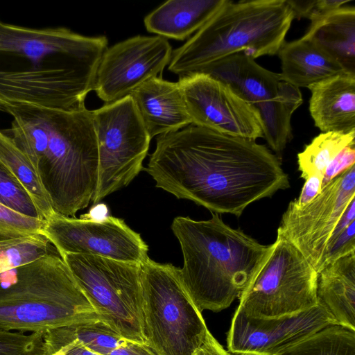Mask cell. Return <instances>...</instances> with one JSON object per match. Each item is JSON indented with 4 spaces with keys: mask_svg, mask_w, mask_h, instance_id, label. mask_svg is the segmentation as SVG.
Here are the masks:
<instances>
[{
    "mask_svg": "<svg viewBox=\"0 0 355 355\" xmlns=\"http://www.w3.org/2000/svg\"><path fill=\"white\" fill-rule=\"evenodd\" d=\"M101 320L59 254L0 274V329L45 332Z\"/></svg>",
    "mask_w": 355,
    "mask_h": 355,
    "instance_id": "obj_6",
    "label": "cell"
},
{
    "mask_svg": "<svg viewBox=\"0 0 355 355\" xmlns=\"http://www.w3.org/2000/svg\"><path fill=\"white\" fill-rule=\"evenodd\" d=\"M63 254L98 256L142 264L149 257L148 245L141 235L121 218L68 217L53 213L40 232Z\"/></svg>",
    "mask_w": 355,
    "mask_h": 355,
    "instance_id": "obj_13",
    "label": "cell"
},
{
    "mask_svg": "<svg viewBox=\"0 0 355 355\" xmlns=\"http://www.w3.org/2000/svg\"><path fill=\"white\" fill-rule=\"evenodd\" d=\"M56 254L55 247L40 233L0 240V274Z\"/></svg>",
    "mask_w": 355,
    "mask_h": 355,
    "instance_id": "obj_27",
    "label": "cell"
},
{
    "mask_svg": "<svg viewBox=\"0 0 355 355\" xmlns=\"http://www.w3.org/2000/svg\"><path fill=\"white\" fill-rule=\"evenodd\" d=\"M228 85L259 113L263 132L268 135L287 130L294 112L302 103L300 88L284 81L243 53L223 58L200 71ZM198 73V72H196Z\"/></svg>",
    "mask_w": 355,
    "mask_h": 355,
    "instance_id": "obj_11",
    "label": "cell"
},
{
    "mask_svg": "<svg viewBox=\"0 0 355 355\" xmlns=\"http://www.w3.org/2000/svg\"><path fill=\"white\" fill-rule=\"evenodd\" d=\"M146 171L177 198L237 217L290 187L281 160L264 145L193 124L157 137Z\"/></svg>",
    "mask_w": 355,
    "mask_h": 355,
    "instance_id": "obj_1",
    "label": "cell"
},
{
    "mask_svg": "<svg viewBox=\"0 0 355 355\" xmlns=\"http://www.w3.org/2000/svg\"><path fill=\"white\" fill-rule=\"evenodd\" d=\"M317 302L337 324L355 329V252L327 264L318 272Z\"/></svg>",
    "mask_w": 355,
    "mask_h": 355,
    "instance_id": "obj_19",
    "label": "cell"
},
{
    "mask_svg": "<svg viewBox=\"0 0 355 355\" xmlns=\"http://www.w3.org/2000/svg\"><path fill=\"white\" fill-rule=\"evenodd\" d=\"M0 163L26 189L44 220L55 212L33 166L3 130H0Z\"/></svg>",
    "mask_w": 355,
    "mask_h": 355,
    "instance_id": "obj_24",
    "label": "cell"
},
{
    "mask_svg": "<svg viewBox=\"0 0 355 355\" xmlns=\"http://www.w3.org/2000/svg\"><path fill=\"white\" fill-rule=\"evenodd\" d=\"M43 336L0 329V355H44Z\"/></svg>",
    "mask_w": 355,
    "mask_h": 355,
    "instance_id": "obj_29",
    "label": "cell"
},
{
    "mask_svg": "<svg viewBox=\"0 0 355 355\" xmlns=\"http://www.w3.org/2000/svg\"><path fill=\"white\" fill-rule=\"evenodd\" d=\"M98 167L92 202L127 186L144 168L151 140L130 96L92 110Z\"/></svg>",
    "mask_w": 355,
    "mask_h": 355,
    "instance_id": "obj_10",
    "label": "cell"
},
{
    "mask_svg": "<svg viewBox=\"0 0 355 355\" xmlns=\"http://www.w3.org/2000/svg\"><path fill=\"white\" fill-rule=\"evenodd\" d=\"M294 19L288 0H221L207 22L173 51L168 69L181 76L235 53L254 59L277 55Z\"/></svg>",
    "mask_w": 355,
    "mask_h": 355,
    "instance_id": "obj_5",
    "label": "cell"
},
{
    "mask_svg": "<svg viewBox=\"0 0 355 355\" xmlns=\"http://www.w3.org/2000/svg\"><path fill=\"white\" fill-rule=\"evenodd\" d=\"M108 355H157L146 343L125 340Z\"/></svg>",
    "mask_w": 355,
    "mask_h": 355,
    "instance_id": "obj_35",
    "label": "cell"
},
{
    "mask_svg": "<svg viewBox=\"0 0 355 355\" xmlns=\"http://www.w3.org/2000/svg\"><path fill=\"white\" fill-rule=\"evenodd\" d=\"M141 285L145 343L157 355H193L209 330L179 268L148 258L141 264Z\"/></svg>",
    "mask_w": 355,
    "mask_h": 355,
    "instance_id": "obj_7",
    "label": "cell"
},
{
    "mask_svg": "<svg viewBox=\"0 0 355 355\" xmlns=\"http://www.w3.org/2000/svg\"><path fill=\"white\" fill-rule=\"evenodd\" d=\"M62 350L63 355H102L89 350L76 342L64 347Z\"/></svg>",
    "mask_w": 355,
    "mask_h": 355,
    "instance_id": "obj_37",
    "label": "cell"
},
{
    "mask_svg": "<svg viewBox=\"0 0 355 355\" xmlns=\"http://www.w3.org/2000/svg\"><path fill=\"white\" fill-rule=\"evenodd\" d=\"M171 227L183 255L180 279L200 312L222 311L240 297L272 248L216 213L206 220L177 216Z\"/></svg>",
    "mask_w": 355,
    "mask_h": 355,
    "instance_id": "obj_4",
    "label": "cell"
},
{
    "mask_svg": "<svg viewBox=\"0 0 355 355\" xmlns=\"http://www.w3.org/2000/svg\"><path fill=\"white\" fill-rule=\"evenodd\" d=\"M276 355H355V329L329 325Z\"/></svg>",
    "mask_w": 355,
    "mask_h": 355,
    "instance_id": "obj_25",
    "label": "cell"
},
{
    "mask_svg": "<svg viewBox=\"0 0 355 355\" xmlns=\"http://www.w3.org/2000/svg\"><path fill=\"white\" fill-rule=\"evenodd\" d=\"M335 324L318 303L308 310L274 318L248 317L237 308L228 333L227 347L230 352L237 354L276 355Z\"/></svg>",
    "mask_w": 355,
    "mask_h": 355,
    "instance_id": "obj_16",
    "label": "cell"
},
{
    "mask_svg": "<svg viewBox=\"0 0 355 355\" xmlns=\"http://www.w3.org/2000/svg\"><path fill=\"white\" fill-rule=\"evenodd\" d=\"M0 204L20 214L44 220L26 189L1 163Z\"/></svg>",
    "mask_w": 355,
    "mask_h": 355,
    "instance_id": "obj_28",
    "label": "cell"
},
{
    "mask_svg": "<svg viewBox=\"0 0 355 355\" xmlns=\"http://www.w3.org/2000/svg\"><path fill=\"white\" fill-rule=\"evenodd\" d=\"M349 1L348 0H288L295 19L306 18L311 22L318 20L332 10L344 6Z\"/></svg>",
    "mask_w": 355,
    "mask_h": 355,
    "instance_id": "obj_31",
    "label": "cell"
},
{
    "mask_svg": "<svg viewBox=\"0 0 355 355\" xmlns=\"http://www.w3.org/2000/svg\"><path fill=\"white\" fill-rule=\"evenodd\" d=\"M355 198V164L324 185L320 194L299 208L291 202L277 234L288 239L318 272L330 238Z\"/></svg>",
    "mask_w": 355,
    "mask_h": 355,
    "instance_id": "obj_12",
    "label": "cell"
},
{
    "mask_svg": "<svg viewBox=\"0 0 355 355\" xmlns=\"http://www.w3.org/2000/svg\"><path fill=\"white\" fill-rule=\"evenodd\" d=\"M355 164V143L345 147L325 169L322 187Z\"/></svg>",
    "mask_w": 355,
    "mask_h": 355,
    "instance_id": "obj_33",
    "label": "cell"
},
{
    "mask_svg": "<svg viewBox=\"0 0 355 355\" xmlns=\"http://www.w3.org/2000/svg\"><path fill=\"white\" fill-rule=\"evenodd\" d=\"M44 223V220L20 214L0 204V240L40 233Z\"/></svg>",
    "mask_w": 355,
    "mask_h": 355,
    "instance_id": "obj_30",
    "label": "cell"
},
{
    "mask_svg": "<svg viewBox=\"0 0 355 355\" xmlns=\"http://www.w3.org/2000/svg\"><path fill=\"white\" fill-rule=\"evenodd\" d=\"M355 131L348 133L322 132L314 137L304 149L297 154L298 169L306 180L313 175L324 176L326 168L347 146L355 143Z\"/></svg>",
    "mask_w": 355,
    "mask_h": 355,
    "instance_id": "obj_26",
    "label": "cell"
},
{
    "mask_svg": "<svg viewBox=\"0 0 355 355\" xmlns=\"http://www.w3.org/2000/svg\"><path fill=\"white\" fill-rule=\"evenodd\" d=\"M178 83L192 124L254 141L263 137L257 111L228 85L200 72L179 76Z\"/></svg>",
    "mask_w": 355,
    "mask_h": 355,
    "instance_id": "obj_14",
    "label": "cell"
},
{
    "mask_svg": "<svg viewBox=\"0 0 355 355\" xmlns=\"http://www.w3.org/2000/svg\"><path fill=\"white\" fill-rule=\"evenodd\" d=\"M130 96L150 139L192 124L178 82L153 78Z\"/></svg>",
    "mask_w": 355,
    "mask_h": 355,
    "instance_id": "obj_17",
    "label": "cell"
},
{
    "mask_svg": "<svg viewBox=\"0 0 355 355\" xmlns=\"http://www.w3.org/2000/svg\"><path fill=\"white\" fill-rule=\"evenodd\" d=\"M101 320L123 338L145 343L141 264L98 256H60Z\"/></svg>",
    "mask_w": 355,
    "mask_h": 355,
    "instance_id": "obj_8",
    "label": "cell"
},
{
    "mask_svg": "<svg viewBox=\"0 0 355 355\" xmlns=\"http://www.w3.org/2000/svg\"><path fill=\"white\" fill-rule=\"evenodd\" d=\"M44 355H53L76 342L89 350L108 355L125 339L102 320L86 321L44 332Z\"/></svg>",
    "mask_w": 355,
    "mask_h": 355,
    "instance_id": "obj_23",
    "label": "cell"
},
{
    "mask_svg": "<svg viewBox=\"0 0 355 355\" xmlns=\"http://www.w3.org/2000/svg\"><path fill=\"white\" fill-rule=\"evenodd\" d=\"M173 53L168 40L137 35L107 47L97 68L94 90L105 103L129 96L147 80L162 77Z\"/></svg>",
    "mask_w": 355,
    "mask_h": 355,
    "instance_id": "obj_15",
    "label": "cell"
},
{
    "mask_svg": "<svg viewBox=\"0 0 355 355\" xmlns=\"http://www.w3.org/2000/svg\"><path fill=\"white\" fill-rule=\"evenodd\" d=\"M13 117L3 130L33 166L56 213L87 207L95 192L98 152L92 110L73 111L0 101Z\"/></svg>",
    "mask_w": 355,
    "mask_h": 355,
    "instance_id": "obj_3",
    "label": "cell"
},
{
    "mask_svg": "<svg viewBox=\"0 0 355 355\" xmlns=\"http://www.w3.org/2000/svg\"><path fill=\"white\" fill-rule=\"evenodd\" d=\"M304 37L337 62L347 73L355 74L354 6H342L311 22Z\"/></svg>",
    "mask_w": 355,
    "mask_h": 355,
    "instance_id": "obj_22",
    "label": "cell"
},
{
    "mask_svg": "<svg viewBox=\"0 0 355 355\" xmlns=\"http://www.w3.org/2000/svg\"><path fill=\"white\" fill-rule=\"evenodd\" d=\"M193 355H230L209 333L205 340Z\"/></svg>",
    "mask_w": 355,
    "mask_h": 355,
    "instance_id": "obj_36",
    "label": "cell"
},
{
    "mask_svg": "<svg viewBox=\"0 0 355 355\" xmlns=\"http://www.w3.org/2000/svg\"><path fill=\"white\" fill-rule=\"evenodd\" d=\"M53 355H63V351L61 350L60 352H58V353L53 354Z\"/></svg>",
    "mask_w": 355,
    "mask_h": 355,
    "instance_id": "obj_38",
    "label": "cell"
},
{
    "mask_svg": "<svg viewBox=\"0 0 355 355\" xmlns=\"http://www.w3.org/2000/svg\"><path fill=\"white\" fill-rule=\"evenodd\" d=\"M282 79L300 88L347 73L337 62L302 36L285 42L279 51Z\"/></svg>",
    "mask_w": 355,
    "mask_h": 355,
    "instance_id": "obj_20",
    "label": "cell"
},
{
    "mask_svg": "<svg viewBox=\"0 0 355 355\" xmlns=\"http://www.w3.org/2000/svg\"><path fill=\"white\" fill-rule=\"evenodd\" d=\"M352 252H355V221L338 235L331 237L327 248L324 266Z\"/></svg>",
    "mask_w": 355,
    "mask_h": 355,
    "instance_id": "obj_32",
    "label": "cell"
},
{
    "mask_svg": "<svg viewBox=\"0 0 355 355\" xmlns=\"http://www.w3.org/2000/svg\"><path fill=\"white\" fill-rule=\"evenodd\" d=\"M239 355H253V354H239Z\"/></svg>",
    "mask_w": 355,
    "mask_h": 355,
    "instance_id": "obj_39",
    "label": "cell"
},
{
    "mask_svg": "<svg viewBox=\"0 0 355 355\" xmlns=\"http://www.w3.org/2000/svg\"><path fill=\"white\" fill-rule=\"evenodd\" d=\"M107 45L103 35L0 19V101L64 111L85 107Z\"/></svg>",
    "mask_w": 355,
    "mask_h": 355,
    "instance_id": "obj_2",
    "label": "cell"
},
{
    "mask_svg": "<svg viewBox=\"0 0 355 355\" xmlns=\"http://www.w3.org/2000/svg\"><path fill=\"white\" fill-rule=\"evenodd\" d=\"M322 179L323 176L320 175H313L309 177L304 182L299 197L291 201L293 205L299 208H302L314 200L321 192Z\"/></svg>",
    "mask_w": 355,
    "mask_h": 355,
    "instance_id": "obj_34",
    "label": "cell"
},
{
    "mask_svg": "<svg viewBox=\"0 0 355 355\" xmlns=\"http://www.w3.org/2000/svg\"><path fill=\"white\" fill-rule=\"evenodd\" d=\"M318 272L286 237L277 234L270 254L241 295L238 308L252 318H274L317 304Z\"/></svg>",
    "mask_w": 355,
    "mask_h": 355,
    "instance_id": "obj_9",
    "label": "cell"
},
{
    "mask_svg": "<svg viewBox=\"0 0 355 355\" xmlns=\"http://www.w3.org/2000/svg\"><path fill=\"white\" fill-rule=\"evenodd\" d=\"M221 0H169L144 18L146 29L176 40L191 37L211 17Z\"/></svg>",
    "mask_w": 355,
    "mask_h": 355,
    "instance_id": "obj_21",
    "label": "cell"
},
{
    "mask_svg": "<svg viewBox=\"0 0 355 355\" xmlns=\"http://www.w3.org/2000/svg\"><path fill=\"white\" fill-rule=\"evenodd\" d=\"M309 111L322 132L355 131V74L337 75L309 87Z\"/></svg>",
    "mask_w": 355,
    "mask_h": 355,
    "instance_id": "obj_18",
    "label": "cell"
}]
</instances>
